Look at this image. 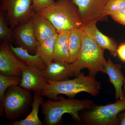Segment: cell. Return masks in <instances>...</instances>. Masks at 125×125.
<instances>
[{"instance_id":"cell-1","label":"cell","mask_w":125,"mask_h":125,"mask_svg":"<svg viewBox=\"0 0 125 125\" xmlns=\"http://www.w3.org/2000/svg\"><path fill=\"white\" fill-rule=\"evenodd\" d=\"M46 81L47 84L41 95L53 100L59 99V94H65L69 98H74L77 94L83 92L96 96L100 93L101 86L96 78L88 75L85 76L81 72L73 79H67L59 82Z\"/></svg>"},{"instance_id":"cell-2","label":"cell","mask_w":125,"mask_h":125,"mask_svg":"<svg viewBox=\"0 0 125 125\" xmlns=\"http://www.w3.org/2000/svg\"><path fill=\"white\" fill-rule=\"evenodd\" d=\"M96 104L90 99H79L74 98L66 99L59 97L58 100H43L42 104V113L45 116L48 125L59 124L65 114H69L76 124L80 125V113Z\"/></svg>"},{"instance_id":"cell-3","label":"cell","mask_w":125,"mask_h":125,"mask_svg":"<svg viewBox=\"0 0 125 125\" xmlns=\"http://www.w3.org/2000/svg\"><path fill=\"white\" fill-rule=\"evenodd\" d=\"M81 28L83 32L82 48L76 60L71 64L75 76L85 68L88 71V75L95 78L98 72H103L106 62L104 50L94 40L87 27Z\"/></svg>"},{"instance_id":"cell-4","label":"cell","mask_w":125,"mask_h":125,"mask_svg":"<svg viewBox=\"0 0 125 125\" xmlns=\"http://www.w3.org/2000/svg\"><path fill=\"white\" fill-rule=\"evenodd\" d=\"M36 13L50 21L58 33L80 28L83 25L78 6L73 0H58Z\"/></svg>"},{"instance_id":"cell-5","label":"cell","mask_w":125,"mask_h":125,"mask_svg":"<svg viewBox=\"0 0 125 125\" xmlns=\"http://www.w3.org/2000/svg\"><path fill=\"white\" fill-rule=\"evenodd\" d=\"M124 111L125 99L105 105L95 104L80 113V125H119L118 115Z\"/></svg>"},{"instance_id":"cell-6","label":"cell","mask_w":125,"mask_h":125,"mask_svg":"<svg viewBox=\"0 0 125 125\" xmlns=\"http://www.w3.org/2000/svg\"><path fill=\"white\" fill-rule=\"evenodd\" d=\"M33 98L30 91L20 85L10 87L0 103V115H2L4 110L7 118L15 120L30 107Z\"/></svg>"},{"instance_id":"cell-7","label":"cell","mask_w":125,"mask_h":125,"mask_svg":"<svg viewBox=\"0 0 125 125\" xmlns=\"http://www.w3.org/2000/svg\"><path fill=\"white\" fill-rule=\"evenodd\" d=\"M0 12H5L11 29L31 19L32 0H1Z\"/></svg>"},{"instance_id":"cell-8","label":"cell","mask_w":125,"mask_h":125,"mask_svg":"<svg viewBox=\"0 0 125 125\" xmlns=\"http://www.w3.org/2000/svg\"><path fill=\"white\" fill-rule=\"evenodd\" d=\"M109 0H73L78 6L82 19L83 25L85 28L94 23L105 21V6Z\"/></svg>"},{"instance_id":"cell-9","label":"cell","mask_w":125,"mask_h":125,"mask_svg":"<svg viewBox=\"0 0 125 125\" xmlns=\"http://www.w3.org/2000/svg\"><path fill=\"white\" fill-rule=\"evenodd\" d=\"M26 64L15 55L9 42H2L0 46V74L7 76H21Z\"/></svg>"},{"instance_id":"cell-10","label":"cell","mask_w":125,"mask_h":125,"mask_svg":"<svg viewBox=\"0 0 125 125\" xmlns=\"http://www.w3.org/2000/svg\"><path fill=\"white\" fill-rule=\"evenodd\" d=\"M13 32L18 47L27 50L30 54H36L39 42L34 34L32 18L18 25Z\"/></svg>"},{"instance_id":"cell-11","label":"cell","mask_w":125,"mask_h":125,"mask_svg":"<svg viewBox=\"0 0 125 125\" xmlns=\"http://www.w3.org/2000/svg\"><path fill=\"white\" fill-rule=\"evenodd\" d=\"M47 83L44 76V70L38 67L26 65L22 70L20 85L28 91L41 94Z\"/></svg>"},{"instance_id":"cell-12","label":"cell","mask_w":125,"mask_h":125,"mask_svg":"<svg viewBox=\"0 0 125 125\" xmlns=\"http://www.w3.org/2000/svg\"><path fill=\"white\" fill-rule=\"evenodd\" d=\"M121 69L120 65L114 63L108 57L102 72L108 75L109 81L114 86L116 100L125 99L123 89L125 77Z\"/></svg>"},{"instance_id":"cell-13","label":"cell","mask_w":125,"mask_h":125,"mask_svg":"<svg viewBox=\"0 0 125 125\" xmlns=\"http://www.w3.org/2000/svg\"><path fill=\"white\" fill-rule=\"evenodd\" d=\"M44 76L46 80L59 82L75 76L71 64L67 62L52 61L44 70Z\"/></svg>"},{"instance_id":"cell-14","label":"cell","mask_w":125,"mask_h":125,"mask_svg":"<svg viewBox=\"0 0 125 125\" xmlns=\"http://www.w3.org/2000/svg\"><path fill=\"white\" fill-rule=\"evenodd\" d=\"M31 18L34 34L39 42L46 40L57 33L52 23L44 16L34 11Z\"/></svg>"},{"instance_id":"cell-15","label":"cell","mask_w":125,"mask_h":125,"mask_svg":"<svg viewBox=\"0 0 125 125\" xmlns=\"http://www.w3.org/2000/svg\"><path fill=\"white\" fill-rule=\"evenodd\" d=\"M97 23H94L87 26L92 37L99 46L105 50H108L111 55L116 57L117 55V43L111 38L104 35L99 30Z\"/></svg>"},{"instance_id":"cell-16","label":"cell","mask_w":125,"mask_h":125,"mask_svg":"<svg viewBox=\"0 0 125 125\" xmlns=\"http://www.w3.org/2000/svg\"><path fill=\"white\" fill-rule=\"evenodd\" d=\"M70 31L58 33L55 44L53 61L55 62H69L70 51L69 41Z\"/></svg>"},{"instance_id":"cell-17","label":"cell","mask_w":125,"mask_h":125,"mask_svg":"<svg viewBox=\"0 0 125 125\" xmlns=\"http://www.w3.org/2000/svg\"><path fill=\"white\" fill-rule=\"evenodd\" d=\"M41 94L34 93L33 101L31 104L32 108L29 114L24 119L16 121L11 123L13 125H42L43 123L38 116L39 108L43 101Z\"/></svg>"},{"instance_id":"cell-18","label":"cell","mask_w":125,"mask_h":125,"mask_svg":"<svg viewBox=\"0 0 125 125\" xmlns=\"http://www.w3.org/2000/svg\"><path fill=\"white\" fill-rule=\"evenodd\" d=\"M10 46L16 57L25 64L37 67L43 70L46 68L47 65L38 54L32 55L20 47H14L12 45Z\"/></svg>"},{"instance_id":"cell-19","label":"cell","mask_w":125,"mask_h":125,"mask_svg":"<svg viewBox=\"0 0 125 125\" xmlns=\"http://www.w3.org/2000/svg\"><path fill=\"white\" fill-rule=\"evenodd\" d=\"M83 30L81 28L74 29L70 32L69 41V64L74 62L79 55L83 46Z\"/></svg>"},{"instance_id":"cell-20","label":"cell","mask_w":125,"mask_h":125,"mask_svg":"<svg viewBox=\"0 0 125 125\" xmlns=\"http://www.w3.org/2000/svg\"><path fill=\"white\" fill-rule=\"evenodd\" d=\"M58 33H57L51 37L39 42L36 54L47 65L53 61L55 44Z\"/></svg>"},{"instance_id":"cell-21","label":"cell","mask_w":125,"mask_h":125,"mask_svg":"<svg viewBox=\"0 0 125 125\" xmlns=\"http://www.w3.org/2000/svg\"><path fill=\"white\" fill-rule=\"evenodd\" d=\"M21 76H7L0 74V101L2 102L7 90L10 87L19 85Z\"/></svg>"},{"instance_id":"cell-22","label":"cell","mask_w":125,"mask_h":125,"mask_svg":"<svg viewBox=\"0 0 125 125\" xmlns=\"http://www.w3.org/2000/svg\"><path fill=\"white\" fill-rule=\"evenodd\" d=\"M0 38L3 42H9L15 40L13 31L9 28L4 14L0 13Z\"/></svg>"},{"instance_id":"cell-23","label":"cell","mask_w":125,"mask_h":125,"mask_svg":"<svg viewBox=\"0 0 125 125\" xmlns=\"http://www.w3.org/2000/svg\"><path fill=\"white\" fill-rule=\"evenodd\" d=\"M125 8V0H109L105 6L104 14L107 16L112 13Z\"/></svg>"},{"instance_id":"cell-24","label":"cell","mask_w":125,"mask_h":125,"mask_svg":"<svg viewBox=\"0 0 125 125\" xmlns=\"http://www.w3.org/2000/svg\"><path fill=\"white\" fill-rule=\"evenodd\" d=\"M32 7L35 12L46 8L55 1L54 0H32Z\"/></svg>"},{"instance_id":"cell-25","label":"cell","mask_w":125,"mask_h":125,"mask_svg":"<svg viewBox=\"0 0 125 125\" xmlns=\"http://www.w3.org/2000/svg\"><path fill=\"white\" fill-rule=\"evenodd\" d=\"M109 15L117 22L125 26V8L112 13Z\"/></svg>"},{"instance_id":"cell-26","label":"cell","mask_w":125,"mask_h":125,"mask_svg":"<svg viewBox=\"0 0 125 125\" xmlns=\"http://www.w3.org/2000/svg\"><path fill=\"white\" fill-rule=\"evenodd\" d=\"M117 54L121 60L125 62V43H122L118 46Z\"/></svg>"},{"instance_id":"cell-27","label":"cell","mask_w":125,"mask_h":125,"mask_svg":"<svg viewBox=\"0 0 125 125\" xmlns=\"http://www.w3.org/2000/svg\"><path fill=\"white\" fill-rule=\"evenodd\" d=\"M119 125H125V111L122 112L118 116Z\"/></svg>"},{"instance_id":"cell-28","label":"cell","mask_w":125,"mask_h":125,"mask_svg":"<svg viewBox=\"0 0 125 125\" xmlns=\"http://www.w3.org/2000/svg\"><path fill=\"white\" fill-rule=\"evenodd\" d=\"M123 93H124V95H125V79H124V83H123Z\"/></svg>"}]
</instances>
